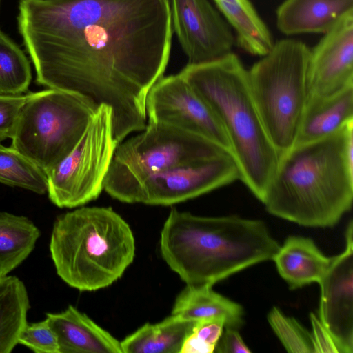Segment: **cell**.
Here are the masks:
<instances>
[{"instance_id":"cell-24","label":"cell","mask_w":353,"mask_h":353,"mask_svg":"<svg viewBox=\"0 0 353 353\" xmlns=\"http://www.w3.org/2000/svg\"><path fill=\"white\" fill-rule=\"evenodd\" d=\"M0 183L30 190L47 192L46 173L12 146L0 143Z\"/></svg>"},{"instance_id":"cell-11","label":"cell","mask_w":353,"mask_h":353,"mask_svg":"<svg viewBox=\"0 0 353 353\" xmlns=\"http://www.w3.org/2000/svg\"><path fill=\"white\" fill-rule=\"evenodd\" d=\"M148 122H163L201 136L228 152L231 146L218 118L180 74L163 77L146 97Z\"/></svg>"},{"instance_id":"cell-4","label":"cell","mask_w":353,"mask_h":353,"mask_svg":"<svg viewBox=\"0 0 353 353\" xmlns=\"http://www.w3.org/2000/svg\"><path fill=\"white\" fill-rule=\"evenodd\" d=\"M179 73L218 118L229 139L240 181L261 201L280 155L254 102L248 70L230 52L210 62L188 63Z\"/></svg>"},{"instance_id":"cell-25","label":"cell","mask_w":353,"mask_h":353,"mask_svg":"<svg viewBox=\"0 0 353 353\" xmlns=\"http://www.w3.org/2000/svg\"><path fill=\"white\" fill-rule=\"evenodd\" d=\"M32 79L30 63L20 48L0 30V94L27 91Z\"/></svg>"},{"instance_id":"cell-26","label":"cell","mask_w":353,"mask_h":353,"mask_svg":"<svg viewBox=\"0 0 353 353\" xmlns=\"http://www.w3.org/2000/svg\"><path fill=\"white\" fill-rule=\"evenodd\" d=\"M272 330L288 352H314L312 334L295 319L284 315L277 307H273L268 316Z\"/></svg>"},{"instance_id":"cell-27","label":"cell","mask_w":353,"mask_h":353,"mask_svg":"<svg viewBox=\"0 0 353 353\" xmlns=\"http://www.w3.org/2000/svg\"><path fill=\"white\" fill-rule=\"evenodd\" d=\"M224 323L218 319L195 322L183 342L179 353H212L223 333Z\"/></svg>"},{"instance_id":"cell-21","label":"cell","mask_w":353,"mask_h":353,"mask_svg":"<svg viewBox=\"0 0 353 353\" xmlns=\"http://www.w3.org/2000/svg\"><path fill=\"white\" fill-rule=\"evenodd\" d=\"M236 34L239 46L247 52L264 56L274 43L268 28L250 0H213Z\"/></svg>"},{"instance_id":"cell-22","label":"cell","mask_w":353,"mask_h":353,"mask_svg":"<svg viewBox=\"0 0 353 353\" xmlns=\"http://www.w3.org/2000/svg\"><path fill=\"white\" fill-rule=\"evenodd\" d=\"M30 307L23 282L14 276L0 277V353H10L18 344Z\"/></svg>"},{"instance_id":"cell-20","label":"cell","mask_w":353,"mask_h":353,"mask_svg":"<svg viewBox=\"0 0 353 353\" xmlns=\"http://www.w3.org/2000/svg\"><path fill=\"white\" fill-rule=\"evenodd\" d=\"M194 323L174 314L145 323L121 341L123 353H179Z\"/></svg>"},{"instance_id":"cell-15","label":"cell","mask_w":353,"mask_h":353,"mask_svg":"<svg viewBox=\"0 0 353 353\" xmlns=\"http://www.w3.org/2000/svg\"><path fill=\"white\" fill-rule=\"evenodd\" d=\"M46 318L57 334L59 353H123L120 341L72 305Z\"/></svg>"},{"instance_id":"cell-19","label":"cell","mask_w":353,"mask_h":353,"mask_svg":"<svg viewBox=\"0 0 353 353\" xmlns=\"http://www.w3.org/2000/svg\"><path fill=\"white\" fill-rule=\"evenodd\" d=\"M212 287L187 285L176 296L171 314L194 322L218 319L223 322L224 327L237 330L243 324V307Z\"/></svg>"},{"instance_id":"cell-29","label":"cell","mask_w":353,"mask_h":353,"mask_svg":"<svg viewBox=\"0 0 353 353\" xmlns=\"http://www.w3.org/2000/svg\"><path fill=\"white\" fill-rule=\"evenodd\" d=\"M29 93L17 95L0 94V142L12 139L21 110Z\"/></svg>"},{"instance_id":"cell-23","label":"cell","mask_w":353,"mask_h":353,"mask_svg":"<svg viewBox=\"0 0 353 353\" xmlns=\"http://www.w3.org/2000/svg\"><path fill=\"white\" fill-rule=\"evenodd\" d=\"M40 235L39 229L28 217L0 212V277L28 258Z\"/></svg>"},{"instance_id":"cell-8","label":"cell","mask_w":353,"mask_h":353,"mask_svg":"<svg viewBox=\"0 0 353 353\" xmlns=\"http://www.w3.org/2000/svg\"><path fill=\"white\" fill-rule=\"evenodd\" d=\"M224 152H228L192 132L163 122H148L140 134L117 145L104 190L128 203L133 190L148 176Z\"/></svg>"},{"instance_id":"cell-13","label":"cell","mask_w":353,"mask_h":353,"mask_svg":"<svg viewBox=\"0 0 353 353\" xmlns=\"http://www.w3.org/2000/svg\"><path fill=\"white\" fill-rule=\"evenodd\" d=\"M346 231L345 248L332 257L319 282V321L336 343L339 353L353 352V230Z\"/></svg>"},{"instance_id":"cell-18","label":"cell","mask_w":353,"mask_h":353,"mask_svg":"<svg viewBox=\"0 0 353 353\" xmlns=\"http://www.w3.org/2000/svg\"><path fill=\"white\" fill-rule=\"evenodd\" d=\"M330 259L325 256L310 239L291 236L280 246L272 260L281 276L291 289L319 283Z\"/></svg>"},{"instance_id":"cell-12","label":"cell","mask_w":353,"mask_h":353,"mask_svg":"<svg viewBox=\"0 0 353 353\" xmlns=\"http://www.w3.org/2000/svg\"><path fill=\"white\" fill-rule=\"evenodd\" d=\"M173 33L188 64L216 60L232 52L234 35L208 0H170Z\"/></svg>"},{"instance_id":"cell-28","label":"cell","mask_w":353,"mask_h":353,"mask_svg":"<svg viewBox=\"0 0 353 353\" xmlns=\"http://www.w3.org/2000/svg\"><path fill=\"white\" fill-rule=\"evenodd\" d=\"M18 344L35 353H59L58 339L48 319L28 323L21 332Z\"/></svg>"},{"instance_id":"cell-1","label":"cell","mask_w":353,"mask_h":353,"mask_svg":"<svg viewBox=\"0 0 353 353\" xmlns=\"http://www.w3.org/2000/svg\"><path fill=\"white\" fill-rule=\"evenodd\" d=\"M17 21L38 84L108 105L118 143L145 128L170 56V0H20Z\"/></svg>"},{"instance_id":"cell-16","label":"cell","mask_w":353,"mask_h":353,"mask_svg":"<svg viewBox=\"0 0 353 353\" xmlns=\"http://www.w3.org/2000/svg\"><path fill=\"white\" fill-rule=\"evenodd\" d=\"M353 121V85L327 97H307L295 145L319 140Z\"/></svg>"},{"instance_id":"cell-3","label":"cell","mask_w":353,"mask_h":353,"mask_svg":"<svg viewBox=\"0 0 353 353\" xmlns=\"http://www.w3.org/2000/svg\"><path fill=\"white\" fill-rule=\"evenodd\" d=\"M161 254L187 285H213L262 261L280 245L265 224L236 216L206 217L171 209L160 236Z\"/></svg>"},{"instance_id":"cell-14","label":"cell","mask_w":353,"mask_h":353,"mask_svg":"<svg viewBox=\"0 0 353 353\" xmlns=\"http://www.w3.org/2000/svg\"><path fill=\"white\" fill-rule=\"evenodd\" d=\"M353 85V10L310 50L307 97H327Z\"/></svg>"},{"instance_id":"cell-5","label":"cell","mask_w":353,"mask_h":353,"mask_svg":"<svg viewBox=\"0 0 353 353\" xmlns=\"http://www.w3.org/2000/svg\"><path fill=\"white\" fill-rule=\"evenodd\" d=\"M135 250L129 224L104 207H81L58 216L50 241L57 274L80 291L112 285L133 262Z\"/></svg>"},{"instance_id":"cell-17","label":"cell","mask_w":353,"mask_h":353,"mask_svg":"<svg viewBox=\"0 0 353 353\" xmlns=\"http://www.w3.org/2000/svg\"><path fill=\"white\" fill-rule=\"evenodd\" d=\"M353 10V0H285L276 9V23L287 35L323 33Z\"/></svg>"},{"instance_id":"cell-10","label":"cell","mask_w":353,"mask_h":353,"mask_svg":"<svg viewBox=\"0 0 353 353\" xmlns=\"http://www.w3.org/2000/svg\"><path fill=\"white\" fill-rule=\"evenodd\" d=\"M240 180L239 167L228 152L199 159L152 174L132 192L128 203L171 205Z\"/></svg>"},{"instance_id":"cell-30","label":"cell","mask_w":353,"mask_h":353,"mask_svg":"<svg viewBox=\"0 0 353 353\" xmlns=\"http://www.w3.org/2000/svg\"><path fill=\"white\" fill-rule=\"evenodd\" d=\"M311 321L312 325V333L311 334L314 345V352L339 353L336 343L322 325L318 316L312 314Z\"/></svg>"},{"instance_id":"cell-31","label":"cell","mask_w":353,"mask_h":353,"mask_svg":"<svg viewBox=\"0 0 353 353\" xmlns=\"http://www.w3.org/2000/svg\"><path fill=\"white\" fill-rule=\"evenodd\" d=\"M214 352L219 353H250V350L236 329L226 327L225 332L222 333L216 344Z\"/></svg>"},{"instance_id":"cell-6","label":"cell","mask_w":353,"mask_h":353,"mask_svg":"<svg viewBox=\"0 0 353 353\" xmlns=\"http://www.w3.org/2000/svg\"><path fill=\"white\" fill-rule=\"evenodd\" d=\"M310 50L300 41L282 39L248 70L254 102L280 157L294 144L306 103Z\"/></svg>"},{"instance_id":"cell-7","label":"cell","mask_w":353,"mask_h":353,"mask_svg":"<svg viewBox=\"0 0 353 353\" xmlns=\"http://www.w3.org/2000/svg\"><path fill=\"white\" fill-rule=\"evenodd\" d=\"M97 107L76 93L48 88L30 92L12 137V147L46 174L83 136Z\"/></svg>"},{"instance_id":"cell-9","label":"cell","mask_w":353,"mask_h":353,"mask_svg":"<svg viewBox=\"0 0 353 353\" xmlns=\"http://www.w3.org/2000/svg\"><path fill=\"white\" fill-rule=\"evenodd\" d=\"M119 143L112 110L102 104L72 152L46 174L48 197L59 208H73L97 199Z\"/></svg>"},{"instance_id":"cell-2","label":"cell","mask_w":353,"mask_h":353,"mask_svg":"<svg viewBox=\"0 0 353 353\" xmlns=\"http://www.w3.org/2000/svg\"><path fill=\"white\" fill-rule=\"evenodd\" d=\"M353 121L281 155L261 203L271 214L307 227H331L352 208Z\"/></svg>"}]
</instances>
